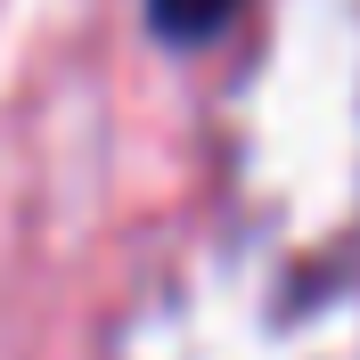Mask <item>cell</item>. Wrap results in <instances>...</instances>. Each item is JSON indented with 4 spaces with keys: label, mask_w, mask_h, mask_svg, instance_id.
<instances>
[{
    "label": "cell",
    "mask_w": 360,
    "mask_h": 360,
    "mask_svg": "<svg viewBox=\"0 0 360 360\" xmlns=\"http://www.w3.org/2000/svg\"><path fill=\"white\" fill-rule=\"evenodd\" d=\"M238 17V0H148V25H156L172 49H197V41H213L221 25Z\"/></svg>",
    "instance_id": "obj_1"
}]
</instances>
